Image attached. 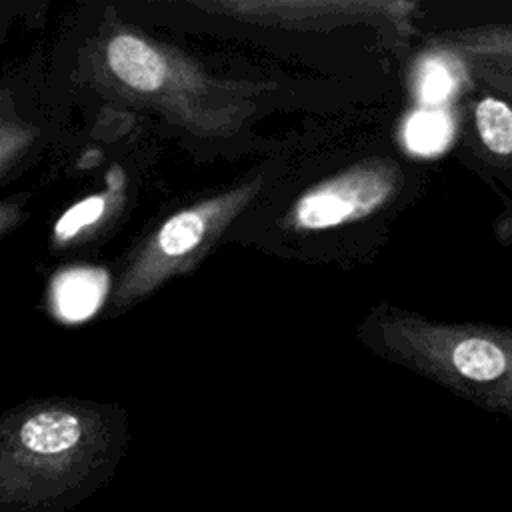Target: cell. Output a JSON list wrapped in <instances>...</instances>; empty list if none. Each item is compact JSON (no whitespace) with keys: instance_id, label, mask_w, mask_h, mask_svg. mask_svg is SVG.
Instances as JSON below:
<instances>
[{"instance_id":"6da1fadb","label":"cell","mask_w":512,"mask_h":512,"mask_svg":"<svg viewBox=\"0 0 512 512\" xmlns=\"http://www.w3.org/2000/svg\"><path fill=\"white\" fill-rule=\"evenodd\" d=\"M124 420L100 406L50 400L0 416V512H70L114 474Z\"/></svg>"},{"instance_id":"7a4b0ae2","label":"cell","mask_w":512,"mask_h":512,"mask_svg":"<svg viewBox=\"0 0 512 512\" xmlns=\"http://www.w3.org/2000/svg\"><path fill=\"white\" fill-rule=\"evenodd\" d=\"M258 188L260 180H252L166 218L130 260L116 302L130 304L156 290L168 278L190 270L224 228L252 202Z\"/></svg>"},{"instance_id":"3957f363","label":"cell","mask_w":512,"mask_h":512,"mask_svg":"<svg viewBox=\"0 0 512 512\" xmlns=\"http://www.w3.org/2000/svg\"><path fill=\"white\" fill-rule=\"evenodd\" d=\"M388 178L372 170H356L332 178L298 198L290 224L302 230H322L370 212L388 192Z\"/></svg>"},{"instance_id":"277c9868","label":"cell","mask_w":512,"mask_h":512,"mask_svg":"<svg viewBox=\"0 0 512 512\" xmlns=\"http://www.w3.org/2000/svg\"><path fill=\"white\" fill-rule=\"evenodd\" d=\"M104 58L112 76L138 94L158 92L170 80L168 56L138 34H114L106 42Z\"/></svg>"},{"instance_id":"5b68a950","label":"cell","mask_w":512,"mask_h":512,"mask_svg":"<svg viewBox=\"0 0 512 512\" xmlns=\"http://www.w3.org/2000/svg\"><path fill=\"white\" fill-rule=\"evenodd\" d=\"M110 290V278L98 266L64 268L50 280L48 300L52 314L64 324L90 320L104 304Z\"/></svg>"},{"instance_id":"8992f818","label":"cell","mask_w":512,"mask_h":512,"mask_svg":"<svg viewBox=\"0 0 512 512\" xmlns=\"http://www.w3.org/2000/svg\"><path fill=\"white\" fill-rule=\"evenodd\" d=\"M454 368L476 382H490L504 374L506 356L504 352L484 338L462 340L452 352Z\"/></svg>"},{"instance_id":"52a82bcc","label":"cell","mask_w":512,"mask_h":512,"mask_svg":"<svg viewBox=\"0 0 512 512\" xmlns=\"http://www.w3.org/2000/svg\"><path fill=\"white\" fill-rule=\"evenodd\" d=\"M112 206V192H98L92 196H86L72 204L56 222L52 228V240L56 246H64L90 228H94Z\"/></svg>"},{"instance_id":"ba28073f","label":"cell","mask_w":512,"mask_h":512,"mask_svg":"<svg viewBox=\"0 0 512 512\" xmlns=\"http://www.w3.org/2000/svg\"><path fill=\"white\" fill-rule=\"evenodd\" d=\"M452 136L450 118L438 110H420L412 114L404 126L406 146L416 154H438Z\"/></svg>"},{"instance_id":"9c48e42d","label":"cell","mask_w":512,"mask_h":512,"mask_svg":"<svg viewBox=\"0 0 512 512\" xmlns=\"http://www.w3.org/2000/svg\"><path fill=\"white\" fill-rule=\"evenodd\" d=\"M476 126L482 142L494 154L512 152V110L494 98H486L476 108Z\"/></svg>"},{"instance_id":"30bf717a","label":"cell","mask_w":512,"mask_h":512,"mask_svg":"<svg viewBox=\"0 0 512 512\" xmlns=\"http://www.w3.org/2000/svg\"><path fill=\"white\" fill-rule=\"evenodd\" d=\"M34 138L36 132L32 126L0 112V174H4L28 152V148L34 144Z\"/></svg>"},{"instance_id":"8fae6325","label":"cell","mask_w":512,"mask_h":512,"mask_svg":"<svg viewBox=\"0 0 512 512\" xmlns=\"http://www.w3.org/2000/svg\"><path fill=\"white\" fill-rule=\"evenodd\" d=\"M454 86V76L440 62H430L420 76V96L426 104L442 102Z\"/></svg>"},{"instance_id":"7c38bea8","label":"cell","mask_w":512,"mask_h":512,"mask_svg":"<svg viewBox=\"0 0 512 512\" xmlns=\"http://www.w3.org/2000/svg\"><path fill=\"white\" fill-rule=\"evenodd\" d=\"M22 220V210L16 204H0V236Z\"/></svg>"}]
</instances>
